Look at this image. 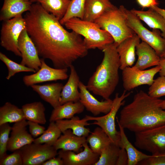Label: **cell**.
<instances>
[{
  "label": "cell",
  "instance_id": "6da1fadb",
  "mask_svg": "<svg viewBox=\"0 0 165 165\" xmlns=\"http://www.w3.org/2000/svg\"><path fill=\"white\" fill-rule=\"evenodd\" d=\"M24 18L39 56L51 61L55 68H68L87 55L88 50L81 36L65 29L60 20L39 3L32 4Z\"/></svg>",
  "mask_w": 165,
  "mask_h": 165
},
{
  "label": "cell",
  "instance_id": "7a4b0ae2",
  "mask_svg": "<svg viewBox=\"0 0 165 165\" xmlns=\"http://www.w3.org/2000/svg\"><path fill=\"white\" fill-rule=\"evenodd\" d=\"M162 100L141 90L132 101L121 110L118 124L135 133L165 124V110L160 106Z\"/></svg>",
  "mask_w": 165,
  "mask_h": 165
},
{
  "label": "cell",
  "instance_id": "3957f363",
  "mask_svg": "<svg viewBox=\"0 0 165 165\" xmlns=\"http://www.w3.org/2000/svg\"><path fill=\"white\" fill-rule=\"evenodd\" d=\"M117 46L114 42L102 50L104 53L102 61L86 85L90 91L105 100L110 99L119 81L120 64Z\"/></svg>",
  "mask_w": 165,
  "mask_h": 165
},
{
  "label": "cell",
  "instance_id": "277c9868",
  "mask_svg": "<svg viewBox=\"0 0 165 165\" xmlns=\"http://www.w3.org/2000/svg\"><path fill=\"white\" fill-rule=\"evenodd\" d=\"M64 25L68 29L84 37V42L88 50L97 48L102 50L114 42L110 34L94 22L74 17L68 20Z\"/></svg>",
  "mask_w": 165,
  "mask_h": 165
},
{
  "label": "cell",
  "instance_id": "5b68a950",
  "mask_svg": "<svg viewBox=\"0 0 165 165\" xmlns=\"http://www.w3.org/2000/svg\"><path fill=\"white\" fill-rule=\"evenodd\" d=\"M125 7L115 6L105 12L94 22L112 36L117 46L134 33L127 24L124 12Z\"/></svg>",
  "mask_w": 165,
  "mask_h": 165
},
{
  "label": "cell",
  "instance_id": "8992f818",
  "mask_svg": "<svg viewBox=\"0 0 165 165\" xmlns=\"http://www.w3.org/2000/svg\"><path fill=\"white\" fill-rule=\"evenodd\" d=\"M124 90L121 96L116 93L113 100L112 107L110 111L104 116L94 117L86 115L84 118L87 121L94 120L92 124L96 125L101 128L108 135L113 143L121 148V136L120 131H117L116 127V115L121 106L125 103V99L128 97L131 92L126 93Z\"/></svg>",
  "mask_w": 165,
  "mask_h": 165
},
{
  "label": "cell",
  "instance_id": "52a82bcc",
  "mask_svg": "<svg viewBox=\"0 0 165 165\" xmlns=\"http://www.w3.org/2000/svg\"><path fill=\"white\" fill-rule=\"evenodd\" d=\"M124 12L129 27L142 41L152 47L160 57L165 49V39L161 35L159 30L153 29L151 31L149 30L131 10L125 7Z\"/></svg>",
  "mask_w": 165,
  "mask_h": 165
},
{
  "label": "cell",
  "instance_id": "ba28073f",
  "mask_svg": "<svg viewBox=\"0 0 165 165\" xmlns=\"http://www.w3.org/2000/svg\"><path fill=\"white\" fill-rule=\"evenodd\" d=\"M26 28L25 20L22 14L4 21L1 30V45L15 55L21 57L18 48V39Z\"/></svg>",
  "mask_w": 165,
  "mask_h": 165
},
{
  "label": "cell",
  "instance_id": "9c48e42d",
  "mask_svg": "<svg viewBox=\"0 0 165 165\" xmlns=\"http://www.w3.org/2000/svg\"><path fill=\"white\" fill-rule=\"evenodd\" d=\"M135 146L152 154L165 152V124L135 133Z\"/></svg>",
  "mask_w": 165,
  "mask_h": 165
},
{
  "label": "cell",
  "instance_id": "30bf717a",
  "mask_svg": "<svg viewBox=\"0 0 165 165\" xmlns=\"http://www.w3.org/2000/svg\"><path fill=\"white\" fill-rule=\"evenodd\" d=\"M160 66L157 65L147 70H141L133 66L122 70V79L124 90L130 91L141 85L150 86L155 75L159 73Z\"/></svg>",
  "mask_w": 165,
  "mask_h": 165
},
{
  "label": "cell",
  "instance_id": "8fae6325",
  "mask_svg": "<svg viewBox=\"0 0 165 165\" xmlns=\"http://www.w3.org/2000/svg\"><path fill=\"white\" fill-rule=\"evenodd\" d=\"M23 165H42L49 159L55 157L58 152L53 146L33 142L20 149Z\"/></svg>",
  "mask_w": 165,
  "mask_h": 165
},
{
  "label": "cell",
  "instance_id": "7c38bea8",
  "mask_svg": "<svg viewBox=\"0 0 165 165\" xmlns=\"http://www.w3.org/2000/svg\"><path fill=\"white\" fill-rule=\"evenodd\" d=\"M41 65L39 69L33 74L26 75L23 81L27 86L46 82L64 80L68 78V68H57L48 66L44 59H41Z\"/></svg>",
  "mask_w": 165,
  "mask_h": 165
},
{
  "label": "cell",
  "instance_id": "4fadbf2b",
  "mask_svg": "<svg viewBox=\"0 0 165 165\" xmlns=\"http://www.w3.org/2000/svg\"><path fill=\"white\" fill-rule=\"evenodd\" d=\"M19 50L21 53L22 60L20 64L38 71L41 65L37 48L29 35L26 28L21 33L18 39Z\"/></svg>",
  "mask_w": 165,
  "mask_h": 165
},
{
  "label": "cell",
  "instance_id": "5bb4252c",
  "mask_svg": "<svg viewBox=\"0 0 165 165\" xmlns=\"http://www.w3.org/2000/svg\"><path fill=\"white\" fill-rule=\"evenodd\" d=\"M83 147V150L77 153L60 149L57 155L63 160L64 165H94L100 155L94 152L87 142Z\"/></svg>",
  "mask_w": 165,
  "mask_h": 165
},
{
  "label": "cell",
  "instance_id": "9a60e30c",
  "mask_svg": "<svg viewBox=\"0 0 165 165\" xmlns=\"http://www.w3.org/2000/svg\"><path fill=\"white\" fill-rule=\"evenodd\" d=\"M80 93L79 101L88 111L94 116L101 113L105 114L111 110L113 100L109 99L104 101H100L94 97L90 92L85 85L80 81L79 84Z\"/></svg>",
  "mask_w": 165,
  "mask_h": 165
},
{
  "label": "cell",
  "instance_id": "2e32d148",
  "mask_svg": "<svg viewBox=\"0 0 165 165\" xmlns=\"http://www.w3.org/2000/svg\"><path fill=\"white\" fill-rule=\"evenodd\" d=\"M26 120L15 123L12 127L7 150L13 152L33 142L34 139L27 130L28 124Z\"/></svg>",
  "mask_w": 165,
  "mask_h": 165
},
{
  "label": "cell",
  "instance_id": "e0dca14e",
  "mask_svg": "<svg viewBox=\"0 0 165 165\" xmlns=\"http://www.w3.org/2000/svg\"><path fill=\"white\" fill-rule=\"evenodd\" d=\"M140 39L135 34L127 38L117 46V51L119 56L122 70L125 68L132 67L135 61L136 47L140 42Z\"/></svg>",
  "mask_w": 165,
  "mask_h": 165
},
{
  "label": "cell",
  "instance_id": "ac0fdd59",
  "mask_svg": "<svg viewBox=\"0 0 165 165\" xmlns=\"http://www.w3.org/2000/svg\"><path fill=\"white\" fill-rule=\"evenodd\" d=\"M136 53L138 59L132 66L135 68L144 70L159 65L160 57L152 47L144 42L142 41L137 46Z\"/></svg>",
  "mask_w": 165,
  "mask_h": 165
},
{
  "label": "cell",
  "instance_id": "d6986e66",
  "mask_svg": "<svg viewBox=\"0 0 165 165\" xmlns=\"http://www.w3.org/2000/svg\"><path fill=\"white\" fill-rule=\"evenodd\" d=\"M69 68L70 74L68 80L64 85L61 94L60 99L61 105L70 101H78L80 99L79 77L73 65Z\"/></svg>",
  "mask_w": 165,
  "mask_h": 165
},
{
  "label": "cell",
  "instance_id": "ffe728a7",
  "mask_svg": "<svg viewBox=\"0 0 165 165\" xmlns=\"http://www.w3.org/2000/svg\"><path fill=\"white\" fill-rule=\"evenodd\" d=\"M63 84L60 82L31 86L32 90L44 101L54 108L61 105L60 99Z\"/></svg>",
  "mask_w": 165,
  "mask_h": 165
},
{
  "label": "cell",
  "instance_id": "44dd1931",
  "mask_svg": "<svg viewBox=\"0 0 165 165\" xmlns=\"http://www.w3.org/2000/svg\"><path fill=\"white\" fill-rule=\"evenodd\" d=\"M62 133L63 134L53 145L57 150L62 149L77 153L80 152L83 145L87 142L86 137L75 135L70 129L67 130Z\"/></svg>",
  "mask_w": 165,
  "mask_h": 165
},
{
  "label": "cell",
  "instance_id": "7402d4cb",
  "mask_svg": "<svg viewBox=\"0 0 165 165\" xmlns=\"http://www.w3.org/2000/svg\"><path fill=\"white\" fill-rule=\"evenodd\" d=\"M31 5V2L29 0H4L1 10L0 20L5 21L28 11L30 9Z\"/></svg>",
  "mask_w": 165,
  "mask_h": 165
},
{
  "label": "cell",
  "instance_id": "603a6c76",
  "mask_svg": "<svg viewBox=\"0 0 165 165\" xmlns=\"http://www.w3.org/2000/svg\"><path fill=\"white\" fill-rule=\"evenodd\" d=\"M115 6L109 0H86L83 19L94 22Z\"/></svg>",
  "mask_w": 165,
  "mask_h": 165
},
{
  "label": "cell",
  "instance_id": "cb8c5ba5",
  "mask_svg": "<svg viewBox=\"0 0 165 165\" xmlns=\"http://www.w3.org/2000/svg\"><path fill=\"white\" fill-rule=\"evenodd\" d=\"M131 11L149 27L161 31V35L165 39V20L157 11L152 8L146 11L134 9Z\"/></svg>",
  "mask_w": 165,
  "mask_h": 165
},
{
  "label": "cell",
  "instance_id": "d4e9b609",
  "mask_svg": "<svg viewBox=\"0 0 165 165\" xmlns=\"http://www.w3.org/2000/svg\"><path fill=\"white\" fill-rule=\"evenodd\" d=\"M84 108L79 101L66 102L53 108L50 117V122L70 119L75 114L83 112Z\"/></svg>",
  "mask_w": 165,
  "mask_h": 165
},
{
  "label": "cell",
  "instance_id": "484cf974",
  "mask_svg": "<svg viewBox=\"0 0 165 165\" xmlns=\"http://www.w3.org/2000/svg\"><path fill=\"white\" fill-rule=\"evenodd\" d=\"M62 133L71 130L75 135L87 137L90 133V129L86 127L90 124L84 118L81 119L78 116H74L70 119H62L55 122Z\"/></svg>",
  "mask_w": 165,
  "mask_h": 165
},
{
  "label": "cell",
  "instance_id": "4316f807",
  "mask_svg": "<svg viewBox=\"0 0 165 165\" xmlns=\"http://www.w3.org/2000/svg\"><path fill=\"white\" fill-rule=\"evenodd\" d=\"M121 136V148H124L128 156V165H136L151 155L144 153L136 148L129 141L124 131V129L118 124Z\"/></svg>",
  "mask_w": 165,
  "mask_h": 165
},
{
  "label": "cell",
  "instance_id": "83f0119b",
  "mask_svg": "<svg viewBox=\"0 0 165 165\" xmlns=\"http://www.w3.org/2000/svg\"><path fill=\"white\" fill-rule=\"evenodd\" d=\"M86 139L92 151L99 155L104 148L112 142L105 132L99 127L95 128Z\"/></svg>",
  "mask_w": 165,
  "mask_h": 165
},
{
  "label": "cell",
  "instance_id": "f1b7e54d",
  "mask_svg": "<svg viewBox=\"0 0 165 165\" xmlns=\"http://www.w3.org/2000/svg\"><path fill=\"white\" fill-rule=\"evenodd\" d=\"M21 108L26 120L41 124L46 123L45 108L41 102L26 104L23 105Z\"/></svg>",
  "mask_w": 165,
  "mask_h": 165
},
{
  "label": "cell",
  "instance_id": "f546056e",
  "mask_svg": "<svg viewBox=\"0 0 165 165\" xmlns=\"http://www.w3.org/2000/svg\"><path fill=\"white\" fill-rule=\"evenodd\" d=\"M24 119L25 118L22 108L9 102H6L0 108V125L15 123Z\"/></svg>",
  "mask_w": 165,
  "mask_h": 165
},
{
  "label": "cell",
  "instance_id": "4dcf8cb0",
  "mask_svg": "<svg viewBox=\"0 0 165 165\" xmlns=\"http://www.w3.org/2000/svg\"><path fill=\"white\" fill-rule=\"evenodd\" d=\"M60 21L67 10L70 1L67 0H35Z\"/></svg>",
  "mask_w": 165,
  "mask_h": 165
},
{
  "label": "cell",
  "instance_id": "1f68e13d",
  "mask_svg": "<svg viewBox=\"0 0 165 165\" xmlns=\"http://www.w3.org/2000/svg\"><path fill=\"white\" fill-rule=\"evenodd\" d=\"M120 147L113 142L101 151L94 165H116Z\"/></svg>",
  "mask_w": 165,
  "mask_h": 165
},
{
  "label": "cell",
  "instance_id": "d6a6232c",
  "mask_svg": "<svg viewBox=\"0 0 165 165\" xmlns=\"http://www.w3.org/2000/svg\"><path fill=\"white\" fill-rule=\"evenodd\" d=\"M50 122L47 129L39 137L34 139L33 142L53 146L61 136L62 132L55 122Z\"/></svg>",
  "mask_w": 165,
  "mask_h": 165
},
{
  "label": "cell",
  "instance_id": "836d02e7",
  "mask_svg": "<svg viewBox=\"0 0 165 165\" xmlns=\"http://www.w3.org/2000/svg\"><path fill=\"white\" fill-rule=\"evenodd\" d=\"M86 0H71L66 12L60 22L62 25L74 17L83 19Z\"/></svg>",
  "mask_w": 165,
  "mask_h": 165
},
{
  "label": "cell",
  "instance_id": "e575fe53",
  "mask_svg": "<svg viewBox=\"0 0 165 165\" xmlns=\"http://www.w3.org/2000/svg\"><path fill=\"white\" fill-rule=\"evenodd\" d=\"M0 59L6 66L8 74L6 79L9 80L12 76L17 73L22 72H36L35 70L17 63L9 58L2 52L0 53Z\"/></svg>",
  "mask_w": 165,
  "mask_h": 165
},
{
  "label": "cell",
  "instance_id": "d590c367",
  "mask_svg": "<svg viewBox=\"0 0 165 165\" xmlns=\"http://www.w3.org/2000/svg\"><path fill=\"white\" fill-rule=\"evenodd\" d=\"M148 94L155 98L165 96V77L160 76L154 79L148 89Z\"/></svg>",
  "mask_w": 165,
  "mask_h": 165
},
{
  "label": "cell",
  "instance_id": "8d00e7d4",
  "mask_svg": "<svg viewBox=\"0 0 165 165\" xmlns=\"http://www.w3.org/2000/svg\"><path fill=\"white\" fill-rule=\"evenodd\" d=\"M12 127L9 123L0 125V159L7 155V145L9 139V133Z\"/></svg>",
  "mask_w": 165,
  "mask_h": 165
},
{
  "label": "cell",
  "instance_id": "74e56055",
  "mask_svg": "<svg viewBox=\"0 0 165 165\" xmlns=\"http://www.w3.org/2000/svg\"><path fill=\"white\" fill-rule=\"evenodd\" d=\"M0 165H23L21 152L18 149L0 159Z\"/></svg>",
  "mask_w": 165,
  "mask_h": 165
},
{
  "label": "cell",
  "instance_id": "f35d334b",
  "mask_svg": "<svg viewBox=\"0 0 165 165\" xmlns=\"http://www.w3.org/2000/svg\"><path fill=\"white\" fill-rule=\"evenodd\" d=\"M138 165H165V152L152 154L150 157L140 162Z\"/></svg>",
  "mask_w": 165,
  "mask_h": 165
},
{
  "label": "cell",
  "instance_id": "ab89813d",
  "mask_svg": "<svg viewBox=\"0 0 165 165\" xmlns=\"http://www.w3.org/2000/svg\"><path fill=\"white\" fill-rule=\"evenodd\" d=\"M28 124L31 134L33 138L38 137L42 134L46 130L45 127L39 123L33 121H28Z\"/></svg>",
  "mask_w": 165,
  "mask_h": 165
},
{
  "label": "cell",
  "instance_id": "60d3db41",
  "mask_svg": "<svg viewBox=\"0 0 165 165\" xmlns=\"http://www.w3.org/2000/svg\"><path fill=\"white\" fill-rule=\"evenodd\" d=\"M128 156L123 148H120L118 156L116 165H128Z\"/></svg>",
  "mask_w": 165,
  "mask_h": 165
},
{
  "label": "cell",
  "instance_id": "b9f144b4",
  "mask_svg": "<svg viewBox=\"0 0 165 165\" xmlns=\"http://www.w3.org/2000/svg\"><path fill=\"white\" fill-rule=\"evenodd\" d=\"M138 4L143 8H151L157 6L158 3L157 0H136Z\"/></svg>",
  "mask_w": 165,
  "mask_h": 165
},
{
  "label": "cell",
  "instance_id": "7bdbcfd3",
  "mask_svg": "<svg viewBox=\"0 0 165 165\" xmlns=\"http://www.w3.org/2000/svg\"><path fill=\"white\" fill-rule=\"evenodd\" d=\"M42 165H64L62 160L59 157L52 158L47 160Z\"/></svg>",
  "mask_w": 165,
  "mask_h": 165
},
{
  "label": "cell",
  "instance_id": "ee69618b",
  "mask_svg": "<svg viewBox=\"0 0 165 165\" xmlns=\"http://www.w3.org/2000/svg\"><path fill=\"white\" fill-rule=\"evenodd\" d=\"M159 65L160 67L159 72L160 76L165 77V58L160 57Z\"/></svg>",
  "mask_w": 165,
  "mask_h": 165
},
{
  "label": "cell",
  "instance_id": "f6af8a7d",
  "mask_svg": "<svg viewBox=\"0 0 165 165\" xmlns=\"http://www.w3.org/2000/svg\"><path fill=\"white\" fill-rule=\"evenodd\" d=\"M159 13L165 20V9L159 8L157 6L151 7Z\"/></svg>",
  "mask_w": 165,
  "mask_h": 165
},
{
  "label": "cell",
  "instance_id": "bcb514c9",
  "mask_svg": "<svg viewBox=\"0 0 165 165\" xmlns=\"http://www.w3.org/2000/svg\"><path fill=\"white\" fill-rule=\"evenodd\" d=\"M160 107L165 110V100H162L160 104Z\"/></svg>",
  "mask_w": 165,
  "mask_h": 165
},
{
  "label": "cell",
  "instance_id": "7dc6e473",
  "mask_svg": "<svg viewBox=\"0 0 165 165\" xmlns=\"http://www.w3.org/2000/svg\"><path fill=\"white\" fill-rule=\"evenodd\" d=\"M160 57H163V58H165V50L162 54V55H161V56Z\"/></svg>",
  "mask_w": 165,
  "mask_h": 165
},
{
  "label": "cell",
  "instance_id": "c3c4849f",
  "mask_svg": "<svg viewBox=\"0 0 165 165\" xmlns=\"http://www.w3.org/2000/svg\"><path fill=\"white\" fill-rule=\"evenodd\" d=\"M31 2H34L35 1V0H29Z\"/></svg>",
  "mask_w": 165,
  "mask_h": 165
},
{
  "label": "cell",
  "instance_id": "681fc988",
  "mask_svg": "<svg viewBox=\"0 0 165 165\" xmlns=\"http://www.w3.org/2000/svg\"><path fill=\"white\" fill-rule=\"evenodd\" d=\"M68 1H70L71 0H67Z\"/></svg>",
  "mask_w": 165,
  "mask_h": 165
},
{
  "label": "cell",
  "instance_id": "f907efd6",
  "mask_svg": "<svg viewBox=\"0 0 165 165\" xmlns=\"http://www.w3.org/2000/svg\"></svg>",
  "mask_w": 165,
  "mask_h": 165
},
{
  "label": "cell",
  "instance_id": "816d5d0a",
  "mask_svg": "<svg viewBox=\"0 0 165 165\" xmlns=\"http://www.w3.org/2000/svg\"></svg>",
  "mask_w": 165,
  "mask_h": 165
}]
</instances>
